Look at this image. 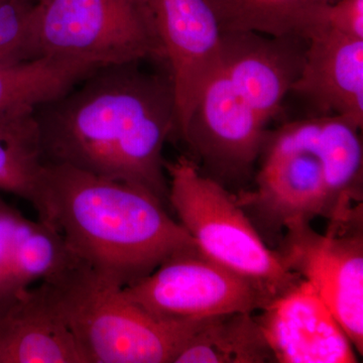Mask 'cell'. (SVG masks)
Returning a JSON list of instances; mask_svg holds the SVG:
<instances>
[{"instance_id":"cb8c5ba5","label":"cell","mask_w":363,"mask_h":363,"mask_svg":"<svg viewBox=\"0 0 363 363\" xmlns=\"http://www.w3.org/2000/svg\"><path fill=\"white\" fill-rule=\"evenodd\" d=\"M334 1H336V0H331V2H334Z\"/></svg>"},{"instance_id":"ffe728a7","label":"cell","mask_w":363,"mask_h":363,"mask_svg":"<svg viewBox=\"0 0 363 363\" xmlns=\"http://www.w3.org/2000/svg\"><path fill=\"white\" fill-rule=\"evenodd\" d=\"M44 164L35 113L0 121V191L35 208Z\"/></svg>"},{"instance_id":"9c48e42d","label":"cell","mask_w":363,"mask_h":363,"mask_svg":"<svg viewBox=\"0 0 363 363\" xmlns=\"http://www.w3.org/2000/svg\"><path fill=\"white\" fill-rule=\"evenodd\" d=\"M267 124L219 71L203 91L182 138L212 169L238 175L262 154Z\"/></svg>"},{"instance_id":"7c38bea8","label":"cell","mask_w":363,"mask_h":363,"mask_svg":"<svg viewBox=\"0 0 363 363\" xmlns=\"http://www.w3.org/2000/svg\"><path fill=\"white\" fill-rule=\"evenodd\" d=\"M360 128L345 117L334 114L286 123L272 133L269 143L281 152H307L321 164L328 194V218L350 213L359 200L362 182Z\"/></svg>"},{"instance_id":"2e32d148","label":"cell","mask_w":363,"mask_h":363,"mask_svg":"<svg viewBox=\"0 0 363 363\" xmlns=\"http://www.w3.org/2000/svg\"><path fill=\"white\" fill-rule=\"evenodd\" d=\"M98 68L49 57L0 64V121L35 113Z\"/></svg>"},{"instance_id":"e0dca14e","label":"cell","mask_w":363,"mask_h":363,"mask_svg":"<svg viewBox=\"0 0 363 363\" xmlns=\"http://www.w3.org/2000/svg\"><path fill=\"white\" fill-rule=\"evenodd\" d=\"M221 32H255L309 39L323 26L331 0H207Z\"/></svg>"},{"instance_id":"7402d4cb","label":"cell","mask_w":363,"mask_h":363,"mask_svg":"<svg viewBox=\"0 0 363 363\" xmlns=\"http://www.w3.org/2000/svg\"><path fill=\"white\" fill-rule=\"evenodd\" d=\"M323 26L345 37L363 40V0H336L327 4Z\"/></svg>"},{"instance_id":"7a4b0ae2","label":"cell","mask_w":363,"mask_h":363,"mask_svg":"<svg viewBox=\"0 0 363 363\" xmlns=\"http://www.w3.org/2000/svg\"><path fill=\"white\" fill-rule=\"evenodd\" d=\"M35 209L81 262L123 288L196 245L150 191L67 164L45 162Z\"/></svg>"},{"instance_id":"ba28073f","label":"cell","mask_w":363,"mask_h":363,"mask_svg":"<svg viewBox=\"0 0 363 363\" xmlns=\"http://www.w3.org/2000/svg\"><path fill=\"white\" fill-rule=\"evenodd\" d=\"M175 95L177 133L220 71L221 28L207 0H145Z\"/></svg>"},{"instance_id":"6da1fadb","label":"cell","mask_w":363,"mask_h":363,"mask_svg":"<svg viewBox=\"0 0 363 363\" xmlns=\"http://www.w3.org/2000/svg\"><path fill=\"white\" fill-rule=\"evenodd\" d=\"M100 67L35 111L44 162L125 182L168 200L162 150L177 131L169 76Z\"/></svg>"},{"instance_id":"30bf717a","label":"cell","mask_w":363,"mask_h":363,"mask_svg":"<svg viewBox=\"0 0 363 363\" xmlns=\"http://www.w3.org/2000/svg\"><path fill=\"white\" fill-rule=\"evenodd\" d=\"M262 311L257 320L277 362H357L347 334L305 279L274 298Z\"/></svg>"},{"instance_id":"3957f363","label":"cell","mask_w":363,"mask_h":363,"mask_svg":"<svg viewBox=\"0 0 363 363\" xmlns=\"http://www.w3.org/2000/svg\"><path fill=\"white\" fill-rule=\"evenodd\" d=\"M43 283L85 363L174 362L205 320L160 319L133 302L123 286L81 260Z\"/></svg>"},{"instance_id":"9a60e30c","label":"cell","mask_w":363,"mask_h":363,"mask_svg":"<svg viewBox=\"0 0 363 363\" xmlns=\"http://www.w3.org/2000/svg\"><path fill=\"white\" fill-rule=\"evenodd\" d=\"M255 192L238 198L272 225L310 223L318 216L328 218L329 201L321 164L311 152H269L257 179Z\"/></svg>"},{"instance_id":"4fadbf2b","label":"cell","mask_w":363,"mask_h":363,"mask_svg":"<svg viewBox=\"0 0 363 363\" xmlns=\"http://www.w3.org/2000/svg\"><path fill=\"white\" fill-rule=\"evenodd\" d=\"M0 363H85L45 283L0 298Z\"/></svg>"},{"instance_id":"603a6c76","label":"cell","mask_w":363,"mask_h":363,"mask_svg":"<svg viewBox=\"0 0 363 363\" xmlns=\"http://www.w3.org/2000/svg\"><path fill=\"white\" fill-rule=\"evenodd\" d=\"M23 216L0 197V281L6 274L18 223Z\"/></svg>"},{"instance_id":"8fae6325","label":"cell","mask_w":363,"mask_h":363,"mask_svg":"<svg viewBox=\"0 0 363 363\" xmlns=\"http://www.w3.org/2000/svg\"><path fill=\"white\" fill-rule=\"evenodd\" d=\"M308 39L221 32L220 71L266 121L278 113L304 65Z\"/></svg>"},{"instance_id":"d6986e66","label":"cell","mask_w":363,"mask_h":363,"mask_svg":"<svg viewBox=\"0 0 363 363\" xmlns=\"http://www.w3.org/2000/svg\"><path fill=\"white\" fill-rule=\"evenodd\" d=\"M274 358L257 320L238 312L207 318L174 363H259Z\"/></svg>"},{"instance_id":"52a82bcc","label":"cell","mask_w":363,"mask_h":363,"mask_svg":"<svg viewBox=\"0 0 363 363\" xmlns=\"http://www.w3.org/2000/svg\"><path fill=\"white\" fill-rule=\"evenodd\" d=\"M359 209L330 220L328 233L310 223L286 227L281 259L315 289L353 347L363 351V240Z\"/></svg>"},{"instance_id":"5b68a950","label":"cell","mask_w":363,"mask_h":363,"mask_svg":"<svg viewBox=\"0 0 363 363\" xmlns=\"http://www.w3.org/2000/svg\"><path fill=\"white\" fill-rule=\"evenodd\" d=\"M28 55L96 67L164 59L145 0H33Z\"/></svg>"},{"instance_id":"8992f818","label":"cell","mask_w":363,"mask_h":363,"mask_svg":"<svg viewBox=\"0 0 363 363\" xmlns=\"http://www.w3.org/2000/svg\"><path fill=\"white\" fill-rule=\"evenodd\" d=\"M136 305L167 321H197L262 310L272 298L217 264L197 245L174 253L145 278L124 286Z\"/></svg>"},{"instance_id":"277c9868","label":"cell","mask_w":363,"mask_h":363,"mask_svg":"<svg viewBox=\"0 0 363 363\" xmlns=\"http://www.w3.org/2000/svg\"><path fill=\"white\" fill-rule=\"evenodd\" d=\"M168 200L200 252L240 274L272 300L302 279L267 247L252 221L218 182L200 173L185 157L164 164Z\"/></svg>"},{"instance_id":"5bb4252c","label":"cell","mask_w":363,"mask_h":363,"mask_svg":"<svg viewBox=\"0 0 363 363\" xmlns=\"http://www.w3.org/2000/svg\"><path fill=\"white\" fill-rule=\"evenodd\" d=\"M293 92L309 99L321 114L345 117L362 130L363 40L318 28L308 39L304 65Z\"/></svg>"},{"instance_id":"ac0fdd59","label":"cell","mask_w":363,"mask_h":363,"mask_svg":"<svg viewBox=\"0 0 363 363\" xmlns=\"http://www.w3.org/2000/svg\"><path fill=\"white\" fill-rule=\"evenodd\" d=\"M63 236L47 221L21 216L6 274L0 281V298L59 276L79 262Z\"/></svg>"},{"instance_id":"44dd1931","label":"cell","mask_w":363,"mask_h":363,"mask_svg":"<svg viewBox=\"0 0 363 363\" xmlns=\"http://www.w3.org/2000/svg\"><path fill=\"white\" fill-rule=\"evenodd\" d=\"M33 0H0V64L30 60L28 55Z\"/></svg>"}]
</instances>
